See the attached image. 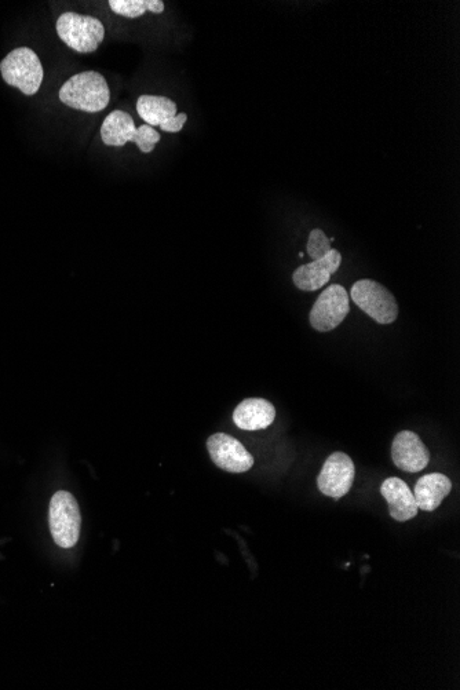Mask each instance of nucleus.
<instances>
[{
  "label": "nucleus",
  "instance_id": "nucleus-3",
  "mask_svg": "<svg viewBox=\"0 0 460 690\" xmlns=\"http://www.w3.org/2000/svg\"><path fill=\"white\" fill-rule=\"evenodd\" d=\"M0 72L7 85L17 87L25 96L38 93L45 75L39 57L28 47L13 50L0 62Z\"/></svg>",
  "mask_w": 460,
  "mask_h": 690
},
{
  "label": "nucleus",
  "instance_id": "nucleus-6",
  "mask_svg": "<svg viewBox=\"0 0 460 690\" xmlns=\"http://www.w3.org/2000/svg\"><path fill=\"white\" fill-rule=\"evenodd\" d=\"M350 297L364 313L378 324H392L399 316V305L392 292L375 280H359L353 284Z\"/></svg>",
  "mask_w": 460,
  "mask_h": 690
},
{
  "label": "nucleus",
  "instance_id": "nucleus-18",
  "mask_svg": "<svg viewBox=\"0 0 460 690\" xmlns=\"http://www.w3.org/2000/svg\"><path fill=\"white\" fill-rule=\"evenodd\" d=\"M186 120H188V115L186 113H178L174 118L166 120V122L160 124V129L166 131V133H180L184 129Z\"/></svg>",
  "mask_w": 460,
  "mask_h": 690
},
{
  "label": "nucleus",
  "instance_id": "nucleus-4",
  "mask_svg": "<svg viewBox=\"0 0 460 690\" xmlns=\"http://www.w3.org/2000/svg\"><path fill=\"white\" fill-rule=\"evenodd\" d=\"M49 525L51 536L62 549H71L79 542L82 516L78 500L68 491H58L50 500Z\"/></svg>",
  "mask_w": 460,
  "mask_h": 690
},
{
  "label": "nucleus",
  "instance_id": "nucleus-12",
  "mask_svg": "<svg viewBox=\"0 0 460 690\" xmlns=\"http://www.w3.org/2000/svg\"><path fill=\"white\" fill-rule=\"evenodd\" d=\"M381 494L389 505V513L397 522L410 521L418 514L414 492L400 478H386Z\"/></svg>",
  "mask_w": 460,
  "mask_h": 690
},
{
  "label": "nucleus",
  "instance_id": "nucleus-14",
  "mask_svg": "<svg viewBox=\"0 0 460 690\" xmlns=\"http://www.w3.org/2000/svg\"><path fill=\"white\" fill-rule=\"evenodd\" d=\"M452 491L451 480L444 474L432 473L419 478L414 496L418 509L434 511Z\"/></svg>",
  "mask_w": 460,
  "mask_h": 690
},
{
  "label": "nucleus",
  "instance_id": "nucleus-16",
  "mask_svg": "<svg viewBox=\"0 0 460 690\" xmlns=\"http://www.w3.org/2000/svg\"><path fill=\"white\" fill-rule=\"evenodd\" d=\"M112 12L118 16L138 18L148 12V0H111Z\"/></svg>",
  "mask_w": 460,
  "mask_h": 690
},
{
  "label": "nucleus",
  "instance_id": "nucleus-15",
  "mask_svg": "<svg viewBox=\"0 0 460 690\" xmlns=\"http://www.w3.org/2000/svg\"><path fill=\"white\" fill-rule=\"evenodd\" d=\"M137 112L148 126L156 127L177 115V104L167 97L141 96Z\"/></svg>",
  "mask_w": 460,
  "mask_h": 690
},
{
  "label": "nucleus",
  "instance_id": "nucleus-8",
  "mask_svg": "<svg viewBox=\"0 0 460 690\" xmlns=\"http://www.w3.org/2000/svg\"><path fill=\"white\" fill-rule=\"evenodd\" d=\"M207 449L215 465L225 472L246 473L254 466V456L229 434H213L207 440Z\"/></svg>",
  "mask_w": 460,
  "mask_h": 690
},
{
  "label": "nucleus",
  "instance_id": "nucleus-17",
  "mask_svg": "<svg viewBox=\"0 0 460 690\" xmlns=\"http://www.w3.org/2000/svg\"><path fill=\"white\" fill-rule=\"evenodd\" d=\"M331 243V239H328L326 233H324L323 230L313 229L309 235V257L313 258V261H316V259L323 258L324 255H327L332 250Z\"/></svg>",
  "mask_w": 460,
  "mask_h": 690
},
{
  "label": "nucleus",
  "instance_id": "nucleus-2",
  "mask_svg": "<svg viewBox=\"0 0 460 690\" xmlns=\"http://www.w3.org/2000/svg\"><path fill=\"white\" fill-rule=\"evenodd\" d=\"M101 138L102 142L108 146L122 148L127 142H134L141 152L151 153L160 141V134L155 127L148 124H142L137 129L129 113L113 111L102 123Z\"/></svg>",
  "mask_w": 460,
  "mask_h": 690
},
{
  "label": "nucleus",
  "instance_id": "nucleus-7",
  "mask_svg": "<svg viewBox=\"0 0 460 690\" xmlns=\"http://www.w3.org/2000/svg\"><path fill=\"white\" fill-rule=\"evenodd\" d=\"M350 310L349 294L339 284H331L321 292L310 312V324L315 330L328 332L341 326Z\"/></svg>",
  "mask_w": 460,
  "mask_h": 690
},
{
  "label": "nucleus",
  "instance_id": "nucleus-9",
  "mask_svg": "<svg viewBox=\"0 0 460 690\" xmlns=\"http://www.w3.org/2000/svg\"><path fill=\"white\" fill-rule=\"evenodd\" d=\"M354 474L353 460L343 452H335L328 456L317 477V487L321 494L332 499H341L352 489Z\"/></svg>",
  "mask_w": 460,
  "mask_h": 690
},
{
  "label": "nucleus",
  "instance_id": "nucleus-13",
  "mask_svg": "<svg viewBox=\"0 0 460 690\" xmlns=\"http://www.w3.org/2000/svg\"><path fill=\"white\" fill-rule=\"evenodd\" d=\"M276 419V408L268 400L247 399L237 405L233 422L239 429L257 432L272 425Z\"/></svg>",
  "mask_w": 460,
  "mask_h": 690
},
{
  "label": "nucleus",
  "instance_id": "nucleus-5",
  "mask_svg": "<svg viewBox=\"0 0 460 690\" xmlns=\"http://www.w3.org/2000/svg\"><path fill=\"white\" fill-rule=\"evenodd\" d=\"M57 34L62 42L78 53H93L105 38V28L100 20L76 13L62 14L57 21Z\"/></svg>",
  "mask_w": 460,
  "mask_h": 690
},
{
  "label": "nucleus",
  "instance_id": "nucleus-1",
  "mask_svg": "<svg viewBox=\"0 0 460 690\" xmlns=\"http://www.w3.org/2000/svg\"><path fill=\"white\" fill-rule=\"evenodd\" d=\"M60 100L69 108L97 113L108 107L111 91L107 80L100 72H82L72 76L62 85Z\"/></svg>",
  "mask_w": 460,
  "mask_h": 690
},
{
  "label": "nucleus",
  "instance_id": "nucleus-10",
  "mask_svg": "<svg viewBox=\"0 0 460 690\" xmlns=\"http://www.w3.org/2000/svg\"><path fill=\"white\" fill-rule=\"evenodd\" d=\"M392 459L403 472L418 473L429 465L430 452L418 434L405 430L394 437Z\"/></svg>",
  "mask_w": 460,
  "mask_h": 690
},
{
  "label": "nucleus",
  "instance_id": "nucleus-19",
  "mask_svg": "<svg viewBox=\"0 0 460 690\" xmlns=\"http://www.w3.org/2000/svg\"><path fill=\"white\" fill-rule=\"evenodd\" d=\"M148 12L160 14L164 12V3L162 0H148Z\"/></svg>",
  "mask_w": 460,
  "mask_h": 690
},
{
  "label": "nucleus",
  "instance_id": "nucleus-11",
  "mask_svg": "<svg viewBox=\"0 0 460 690\" xmlns=\"http://www.w3.org/2000/svg\"><path fill=\"white\" fill-rule=\"evenodd\" d=\"M342 255L338 250H332L323 258L316 259L310 264L299 266L292 275L295 287L301 291H317L326 286L331 276L339 269Z\"/></svg>",
  "mask_w": 460,
  "mask_h": 690
}]
</instances>
